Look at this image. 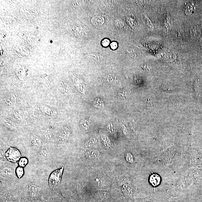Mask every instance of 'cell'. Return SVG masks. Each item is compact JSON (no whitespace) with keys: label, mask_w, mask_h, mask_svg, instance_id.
Here are the masks:
<instances>
[{"label":"cell","mask_w":202,"mask_h":202,"mask_svg":"<svg viewBox=\"0 0 202 202\" xmlns=\"http://www.w3.org/2000/svg\"><path fill=\"white\" fill-rule=\"evenodd\" d=\"M63 167L57 169L53 172L49 178V185L51 187H55L59 185L61 179Z\"/></svg>","instance_id":"6da1fadb"},{"label":"cell","mask_w":202,"mask_h":202,"mask_svg":"<svg viewBox=\"0 0 202 202\" xmlns=\"http://www.w3.org/2000/svg\"><path fill=\"white\" fill-rule=\"evenodd\" d=\"M6 157L8 160L10 162H16L19 160L21 157V154L17 149L10 147L6 153Z\"/></svg>","instance_id":"7a4b0ae2"},{"label":"cell","mask_w":202,"mask_h":202,"mask_svg":"<svg viewBox=\"0 0 202 202\" xmlns=\"http://www.w3.org/2000/svg\"><path fill=\"white\" fill-rule=\"evenodd\" d=\"M71 33L77 37L85 35L86 34V29L80 23H75L70 27Z\"/></svg>","instance_id":"3957f363"},{"label":"cell","mask_w":202,"mask_h":202,"mask_svg":"<svg viewBox=\"0 0 202 202\" xmlns=\"http://www.w3.org/2000/svg\"><path fill=\"white\" fill-rule=\"evenodd\" d=\"M70 128L68 126H64L61 129L58 138L60 143H64L68 140L70 135Z\"/></svg>","instance_id":"277c9868"},{"label":"cell","mask_w":202,"mask_h":202,"mask_svg":"<svg viewBox=\"0 0 202 202\" xmlns=\"http://www.w3.org/2000/svg\"><path fill=\"white\" fill-rule=\"evenodd\" d=\"M30 141L32 147L35 150L38 149L41 146V139L37 135H32L30 137Z\"/></svg>","instance_id":"5b68a950"},{"label":"cell","mask_w":202,"mask_h":202,"mask_svg":"<svg viewBox=\"0 0 202 202\" xmlns=\"http://www.w3.org/2000/svg\"><path fill=\"white\" fill-rule=\"evenodd\" d=\"M85 154L86 157L89 159L96 158L100 155V152L98 150L91 149H89L86 150L85 152Z\"/></svg>","instance_id":"8992f818"},{"label":"cell","mask_w":202,"mask_h":202,"mask_svg":"<svg viewBox=\"0 0 202 202\" xmlns=\"http://www.w3.org/2000/svg\"><path fill=\"white\" fill-rule=\"evenodd\" d=\"M149 182L153 186H157L160 183V177L156 174H152L150 177Z\"/></svg>","instance_id":"52a82bcc"},{"label":"cell","mask_w":202,"mask_h":202,"mask_svg":"<svg viewBox=\"0 0 202 202\" xmlns=\"http://www.w3.org/2000/svg\"><path fill=\"white\" fill-rule=\"evenodd\" d=\"M40 108L43 113L48 116H52L57 113V112L55 110H53L48 106L42 105L40 106Z\"/></svg>","instance_id":"ba28073f"},{"label":"cell","mask_w":202,"mask_h":202,"mask_svg":"<svg viewBox=\"0 0 202 202\" xmlns=\"http://www.w3.org/2000/svg\"><path fill=\"white\" fill-rule=\"evenodd\" d=\"M60 91L66 96H70L72 94V91L69 86L65 83H61L59 87Z\"/></svg>","instance_id":"9c48e42d"},{"label":"cell","mask_w":202,"mask_h":202,"mask_svg":"<svg viewBox=\"0 0 202 202\" xmlns=\"http://www.w3.org/2000/svg\"><path fill=\"white\" fill-rule=\"evenodd\" d=\"M91 22L95 25L102 24L104 22V19L101 16H96L94 17L91 19Z\"/></svg>","instance_id":"30bf717a"},{"label":"cell","mask_w":202,"mask_h":202,"mask_svg":"<svg viewBox=\"0 0 202 202\" xmlns=\"http://www.w3.org/2000/svg\"><path fill=\"white\" fill-rule=\"evenodd\" d=\"M104 80L107 83L110 84H115L118 81L115 76L113 75H108L105 76Z\"/></svg>","instance_id":"8fae6325"},{"label":"cell","mask_w":202,"mask_h":202,"mask_svg":"<svg viewBox=\"0 0 202 202\" xmlns=\"http://www.w3.org/2000/svg\"><path fill=\"white\" fill-rule=\"evenodd\" d=\"M4 125L11 130H14L16 128V125L14 122L8 120H5L3 122Z\"/></svg>","instance_id":"7c38bea8"},{"label":"cell","mask_w":202,"mask_h":202,"mask_svg":"<svg viewBox=\"0 0 202 202\" xmlns=\"http://www.w3.org/2000/svg\"><path fill=\"white\" fill-rule=\"evenodd\" d=\"M89 123L86 120H82L80 123L81 128L83 130H87L89 128Z\"/></svg>","instance_id":"4fadbf2b"},{"label":"cell","mask_w":202,"mask_h":202,"mask_svg":"<svg viewBox=\"0 0 202 202\" xmlns=\"http://www.w3.org/2000/svg\"><path fill=\"white\" fill-rule=\"evenodd\" d=\"M12 174V171L11 169L6 168L3 169L1 171V175L3 176L8 177Z\"/></svg>","instance_id":"5bb4252c"},{"label":"cell","mask_w":202,"mask_h":202,"mask_svg":"<svg viewBox=\"0 0 202 202\" xmlns=\"http://www.w3.org/2000/svg\"><path fill=\"white\" fill-rule=\"evenodd\" d=\"M47 156H48L47 152L44 150H41L38 154V158L40 160L42 161L45 160L47 158Z\"/></svg>","instance_id":"9a60e30c"},{"label":"cell","mask_w":202,"mask_h":202,"mask_svg":"<svg viewBox=\"0 0 202 202\" xmlns=\"http://www.w3.org/2000/svg\"><path fill=\"white\" fill-rule=\"evenodd\" d=\"M96 139L95 138H91L86 142L85 144V147L86 148H90L96 143Z\"/></svg>","instance_id":"2e32d148"},{"label":"cell","mask_w":202,"mask_h":202,"mask_svg":"<svg viewBox=\"0 0 202 202\" xmlns=\"http://www.w3.org/2000/svg\"><path fill=\"white\" fill-rule=\"evenodd\" d=\"M30 193L32 196H34L36 195L38 193V187L35 185H32L29 187V189Z\"/></svg>","instance_id":"e0dca14e"},{"label":"cell","mask_w":202,"mask_h":202,"mask_svg":"<svg viewBox=\"0 0 202 202\" xmlns=\"http://www.w3.org/2000/svg\"><path fill=\"white\" fill-rule=\"evenodd\" d=\"M14 117L17 120L21 121L23 119V115L22 113L20 111H16L14 113Z\"/></svg>","instance_id":"ac0fdd59"},{"label":"cell","mask_w":202,"mask_h":202,"mask_svg":"<svg viewBox=\"0 0 202 202\" xmlns=\"http://www.w3.org/2000/svg\"><path fill=\"white\" fill-rule=\"evenodd\" d=\"M101 139L104 146L107 148L110 147V142L108 138L106 136H103L101 137Z\"/></svg>","instance_id":"d6986e66"},{"label":"cell","mask_w":202,"mask_h":202,"mask_svg":"<svg viewBox=\"0 0 202 202\" xmlns=\"http://www.w3.org/2000/svg\"><path fill=\"white\" fill-rule=\"evenodd\" d=\"M53 136V133L52 130L50 128H48L46 130L45 133V138L46 139H51Z\"/></svg>","instance_id":"ffe728a7"},{"label":"cell","mask_w":202,"mask_h":202,"mask_svg":"<svg viewBox=\"0 0 202 202\" xmlns=\"http://www.w3.org/2000/svg\"><path fill=\"white\" fill-rule=\"evenodd\" d=\"M101 57L99 56H97L96 54H91L88 56V59L91 60L92 61H99L100 60L102 59Z\"/></svg>","instance_id":"44dd1931"},{"label":"cell","mask_w":202,"mask_h":202,"mask_svg":"<svg viewBox=\"0 0 202 202\" xmlns=\"http://www.w3.org/2000/svg\"><path fill=\"white\" fill-rule=\"evenodd\" d=\"M28 163L27 159L25 158H22L20 159L19 162V164L21 167H24Z\"/></svg>","instance_id":"7402d4cb"},{"label":"cell","mask_w":202,"mask_h":202,"mask_svg":"<svg viewBox=\"0 0 202 202\" xmlns=\"http://www.w3.org/2000/svg\"><path fill=\"white\" fill-rule=\"evenodd\" d=\"M125 159L129 163H133L134 162V158L133 155L130 153H127L125 156Z\"/></svg>","instance_id":"603a6c76"},{"label":"cell","mask_w":202,"mask_h":202,"mask_svg":"<svg viewBox=\"0 0 202 202\" xmlns=\"http://www.w3.org/2000/svg\"><path fill=\"white\" fill-rule=\"evenodd\" d=\"M16 173L18 178H20L24 174V170H23V168L21 167H18L16 169Z\"/></svg>","instance_id":"cb8c5ba5"},{"label":"cell","mask_w":202,"mask_h":202,"mask_svg":"<svg viewBox=\"0 0 202 202\" xmlns=\"http://www.w3.org/2000/svg\"><path fill=\"white\" fill-rule=\"evenodd\" d=\"M115 25L119 28H122L124 26V23L121 19H118L115 21Z\"/></svg>","instance_id":"d4e9b609"},{"label":"cell","mask_w":202,"mask_h":202,"mask_svg":"<svg viewBox=\"0 0 202 202\" xmlns=\"http://www.w3.org/2000/svg\"><path fill=\"white\" fill-rule=\"evenodd\" d=\"M123 189L127 192H130L132 191V187L131 186L128 184H123Z\"/></svg>","instance_id":"484cf974"},{"label":"cell","mask_w":202,"mask_h":202,"mask_svg":"<svg viewBox=\"0 0 202 202\" xmlns=\"http://www.w3.org/2000/svg\"><path fill=\"white\" fill-rule=\"evenodd\" d=\"M127 93L124 91H121L118 93V96L121 99H125L127 96Z\"/></svg>","instance_id":"4316f807"},{"label":"cell","mask_w":202,"mask_h":202,"mask_svg":"<svg viewBox=\"0 0 202 202\" xmlns=\"http://www.w3.org/2000/svg\"><path fill=\"white\" fill-rule=\"evenodd\" d=\"M110 44V40L108 39H104L102 42V45L104 47L108 46Z\"/></svg>","instance_id":"83f0119b"},{"label":"cell","mask_w":202,"mask_h":202,"mask_svg":"<svg viewBox=\"0 0 202 202\" xmlns=\"http://www.w3.org/2000/svg\"><path fill=\"white\" fill-rule=\"evenodd\" d=\"M110 46L111 49H113V50H115V49H116L117 48L118 46L117 43L115 42H112L110 43Z\"/></svg>","instance_id":"f1b7e54d"},{"label":"cell","mask_w":202,"mask_h":202,"mask_svg":"<svg viewBox=\"0 0 202 202\" xmlns=\"http://www.w3.org/2000/svg\"><path fill=\"white\" fill-rule=\"evenodd\" d=\"M142 68H143L144 70H146V71H150V68L149 66L148 65L144 64L142 66Z\"/></svg>","instance_id":"f546056e"},{"label":"cell","mask_w":202,"mask_h":202,"mask_svg":"<svg viewBox=\"0 0 202 202\" xmlns=\"http://www.w3.org/2000/svg\"><path fill=\"white\" fill-rule=\"evenodd\" d=\"M147 24H148V25H149V26L151 27V26H152V24H151V22H150V21L149 19H147Z\"/></svg>","instance_id":"4dcf8cb0"},{"label":"cell","mask_w":202,"mask_h":202,"mask_svg":"<svg viewBox=\"0 0 202 202\" xmlns=\"http://www.w3.org/2000/svg\"><path fill=\"white\" fill-rule=\"evenodd\" d=\"M34 202H43L39 200H35L34 201Z\"/></svg>","instance_id":"1f68e13d"}]
</instances>
